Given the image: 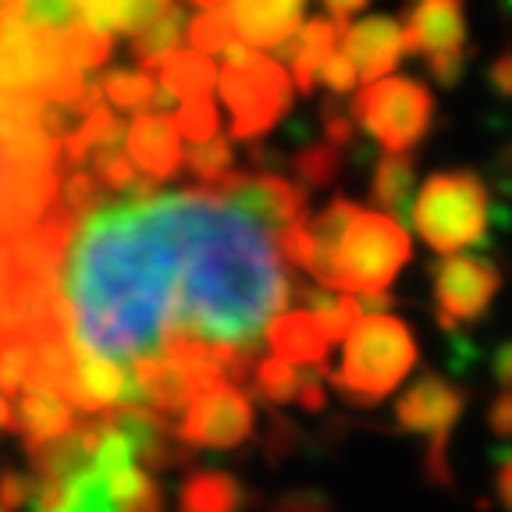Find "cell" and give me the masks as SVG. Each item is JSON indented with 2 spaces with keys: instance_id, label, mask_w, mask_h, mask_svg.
Wrapping results in <instances>:
<instances>
[{
  "instance_id": "603a6c76",
  "label": "cell",
  "mask_w": 512,
  "mask_h": 512,
  "mask_svg": "<svg viewBox=\"0 0 512 512\" xmlns=\"http://www.w3.org/2000/svg\"><path fill=\"white\" fill-rule=\"evenodd\" d=\"M182 36H185V11L182 8H171L160 22H153L150 29L139 32L136 40H132V54H136V61H139V72H146V75L157 72L160 61L178 50Z\"/></svg>"
},
{
  "instance_id": "74e56055",
  "label": "cell",
  "mask_w": 512,
  "mask_h": 512,
  "mask_svg": "<svg viewBox=\"0 0 512 512\" xmlns=\"http://www.w3.org/2000/svg\"><path fill=\"white\" fill-rule=\"evenodd\" d=\"M424 477H427V484H438V488H448V484H452V466H448V441H427Z\"/></svg>"
},
{
  "instance_id": "4316f807",
  "label": "cell",
  "mask_w": 512,
  "mask_h": 512,
  "mask_svg": "<svg viewBox=\"0 0 512 512\" xmlns=\"http://www.w3.org/2000/svg\"><path fill=\"white\" fill-rule=\"evenodd\" d=\"M189 40H192V47H196V54L207 57V54H224L232 43H239V36H235L232 15L224 8H214V11H207V15L192 18Z\"/></svg>"
},
{
  "instance_id": "484cf974",
  "label": "cell",
  "mask_w": 512,
  "mask_h": 512,
  "mask_svg": "<svg viewBox=\"0 0 512 512\" xmlns=\"http://www.w3.org/2000/svg\"><path fill=\"white\" fill-rule=\"evenodd\" d=\"M100 93H104L114 107H121V111H136V107L143 111V107H150L153 93H157V82H153V75H146V72L118 68V72L104 75Z\"/></svg>"
},
{
  "instance_id": "7c38bea8",
  "label": "cell",
  "mask_w": 512,
  "mask_h": 512,
  "mask_svg": "<svg viewBox=\"0 0 512 512\" xmlns=\"http://www.w3.org/2000/svg\"><path fill=\"white\" fill-rule=\"evenodd\" d=\"M345 57L352 61L356 75H363V82H377L381 75H388L395 64L406 54V32L395 18L377 15L363 18V22L345 29Z\"/></svg>"
},
{
  "instance_id": "1f68e13d",
  "label": "cell",
  "mask_w": 512,
  "mask_h": 512,
  "mask_svg": "<svg viewBox=\"0 0 512 512\" xmlns=\"http://www.w3.org/2000/svg\"><path fill=\"white\" fill-rule=\"evenodd\" d=\"M36 488L40 480L22 470H4L0 473V512H29L36 502Z\"/></svg>"
},
{
  "instance_id": "2e32d148",
  "label": "cell",
  "mask_w": 512,
  "mask_h": 512,
  "mask_svg": "<svg viewBox=\"0 0 512 512\" xmlns=\"http://www.w3.org/2000/svg\"><path fill=\"white\" fill-rule=\"evenodd\" d=\"M267 345L274 349V356L299 370H317L328 374V338L317 328V320L306 310H285L267 324L264 331Z\"/></svg>"
},
{
  "instance_id": "d4e9b609",
  "label": "cell",
  "mask_w": 512,
  "mask_h": 512,
  "mask_svg": "<svg viewBox=\"0 0 512 512\" xmlns=\"http://www.w3.org/2000/svg\"><path fill=\"white\" fill-rule=\"evenodd\" d=\"M57 40H61L64 61L72 64L79 75L100 68V64L111 57V47H114L111 36H107V32H100L96 25H89V22H75L72 29L57 32Z\"/></svg>"
},
{
  "instance_id": "8d00e7d4",
  "label": "cell",
  "mask_w": 512,
  "mask_h": 512,
  "mask_svg": "<svg viewBox=\"0 0 512 512\" xmlns=\"http://www.w3.org/2000/svg\"><path fill=\"white\" fill-rule=\"evenodd\" d=\"M320 79H324V86H328L331 93L342 96L356 86V68H352V61L345 54H331L328 61H324V68H320Z\"/></svg>"
},
{
  "instance_id": "3957f363",
  "label": "cell",
  "mask_w": 512,
  "mask_h": 512,
  "mask_svg": "<svg viewBox=\"0 0 512 512\" xmlns=\"http://www.w3.org/2000/svg\"><path fill=\"white\" fill-rule=\"evenodd\" d=\"M416 367V338L399 317H363L345 338L342 367L331 374L342 399L352 406H377Z\"/></svg>"
},
{
  "instance_id": "bcb514c9",
  "label": "cell",
  "mask_w": 512,
  "mask_h": 512,
  "mask_svg": "<svg viewBox=\"0 0 512 512\" xmlns=\"http://www.w3.org/2000/svg\"><path fill=\"white\" fill-rule=\"evenodd\" d=\"M0 431H15V406L4 392H0Z\"/></svg>"
},
{
  "instance_id": "9c48e42d",
  "label": "cell",
  "mask_w": 512,
  "mask_h": 512,
  "mask_svg": "<svg viewBox=\"0 0 512 512\" xmlns=\"http://www.w3.org/2000/svg\"><path fill=\"white\" fill-rule=\"evenodd\" d=\"M431 288L438 324L448 335H459V324H473L488 313L502 288V271L488 256H438L431 264Z\"/></svg>"
},
{
  "instance_id": "44dd1931",
  "label": "cell",
  "mask_w": 512,
  "mask_h": 512,
  "mask_svg": "<svg viewBox=\"0 0 512 512\" xmlns=\"http://www.w3.org/2000/svg\"><path fill=\"white\" fill-rule=\"evenodd\" d=\"M416 185V164L409 153H388L377 160L374 182H370V196L377 207H384L388 214L399 217V224L409 217V200H413Z\"/></svg>"
},
{
  "instance_id": "d6a6232c",
  "label": "cell",
  "mask_w": 512,
  "mask_h": 512,
  "mask_svg": "<svg viewBox=\"0 0 512 512\" xmlns=\"http://www.w3.org/2000/svg\"><path fill=\"white\" fill-rule=\"evenodd\" d=\"M57 512H118V509H114L111 498H107L104 480L82 477L72 484V495H68V502H64Z\"/></svg>"
},
{
  "instance_id": "d6986e66",
  "label": "cell",
  "mask_w": 512,
  "mask_h": 512,
  "mask_svg": "<svg viewBox=\"0 0 512 512\" xmlns=\"http://www.w3.org/2000/svg\"><path fill=\"white\" fill-rule=\"evenodd\" d=\"M185 512H242L249 502L242 480L224 470H196L185 477L182 495Z\"/></svg>"
},
{
  "instance_id": "8992f818",
  "label": "cell",
  "mask_w": 512,
  "mask_h": 512,
  "mask_svg": "<svg viewBox=\"0 0 512 512\" xmlns=\"http://www.w3.org/2000/svg\"><path fill=\"white\" fill-rule=\"evenodd\" d=\"M413 256L409 235L395 217L356 210L335 253V292L381 296Z\"/></svg>"
},
{
  "instance_id": "5bb4252c",
  "label": "cell",
  "mask_w": 512,
  "mask_h": 512,
  "mask_svg": "<svg viewBox=\"0 0 512 512\" xmlns=\"http://www.w3.org/2000/svg\"><path fill=\"white\" fill-rule=\"evenodd\" d=\"M406 32V54H452L466 43L463 0H420L402 25Z\"/></svg>"
},
{
  "instance_id": "ab89813d",
  "label": "cell",
  "mask_w": 512,
  "mask_h": 512,
  "mask_svg": "<svg viewBox=\"0 0 512 512\" xmlns=\"http://www.w3.org/2000/svg\"><path fill=\"white\" fill-rule=\"evenodd\" d=\"M488 427L502 441H512V392H502L488 406Z\"/></svg>"
},
{
  "instance_id": "ffe728a7",
  "label": "cell",
  "mask_w": 512,
  "mask_h": 512,
  "mask_svg": "<svg viewBox=\"0 0 512 512\" xmlns=\"http://www.w3.org/2000/svg\"><path fill=\"white\" fill-rule=\"evenodd\" d=\"M157 86L164 93H171L178 104L185 100H200V96H210V89L217 86V72H214V61L196 50H175L171 57L160 61L157 72Z\"/></svg>"
},
{
  "instance_id": "5b68a950",
  "label": "cell",
  "mask_w": 512,
  "mask_h": 512,
  "mask_svg": "<svg viewBox=\"0 0 512 512\" xmlns=\"http://www.w3.org/2000/svg\"><path fill=\"white\" fill-rule=\"evenodd\" d=\"M224 61L228 64L217 75V89H221V100L232 111V136L256 143V136L271 132L281 121V114H288L292 79L278 61L256 54L242 40L224 50Z\"/></svg>"
},
{
  "instance_id": "e575fe53",
  "label": "cell",
  "mask_w": 512,
  "mask_h": 512,
  "mask_svg": "<svg viewBox=\"0 0 512 512\" xmlns=\"http://www.w3.org/2000/svg\"><path fill=\"white\" fill-rule=\"evenodd\" d=\"M271 512H335V505H331L328 495H320V491L296 488V491H285L271 505Z\"/></svg>"
},
{
  "instance_id": "f35d334b",
  "label": "cell",
  "mask_w": 512,
  "mask_h": 512,
  "mask_svg": "<svg viewBox=\"0 0 512 512\" xmlns=\"http://www.w3.org/2000/svg\"><path fill=\"white\" fill-rule=\"evenodd\" d=\"M427 68H431V79L438 82V86H456L459 79H463V68H466V50H452V54H434L431 61H427Z\"/></svg>"
},
{
  "instance_id": "e0dca14e",
  "label": "cell",
  "mask_w": 512,
  "mask_h": 512,
  "mask_svg": "<svg viewBox=\"0 0 512 512\" xmlns=\"http://www.w3.org/2000/svg\"><path fill=\"white\" fill-rule=\"evenodd\" d=\"M68 427H75V406L68 402V395L50 384L32 381L15 399V431H22L25 445L50 441Z\"/></svg>"
},
{
  "instance_id": "f546056e",
  "label": "cell",
  "mask_w": 512,
  "mask_h": 512,
  "mask_svg": "<svg viewBox=\"0 0 512 512\" xmlns=\"http://www.w3.org/2000/svg\"><path fill=\"white\" fill-rule=\"evenodd\" d=\"M185 164H189L192 175L207 182L203 189H210V185H217L221 178L232 175V143L228 139H207V143L192 146L185 153Z\"/></svg>"
},
{
  "instance_id": "277c9868",
  "label": "cell",
  "mask_w": 512,
  "mask_h": 512,
  "mask_svg": "<svg viewBox=\"0 0 512 512\" xmlns=\"http://www.w3.org/2000/svg\"><path fill=\"white\" fill-rule=\"evenodd\" d=\"M409 221L427 246L445 256L466 246H484L491 235L488 189L473 171L434 175L409 207Z\"/></svg>"
},
{
  "instance_id": "83f0119b",
  "label": "cell",
  "mask_w": 512,
  "mask_h": 512,
  "mask_svg": "<svg viewBox=\"0 0 512 512\" xmlns=\"http://www.w3.org/2000/svg\"><path fill=\"white\" fill-rule=\"evenodd\" d=\"M292 171L303 178L306 185L320 189V185H331L342 171V150L328 143H306L303 150L292 157Z\"/></svg>"
},
{
  "instance_id": "b9f144b4",
  "label": "cell",
  "mask_w": 512,
  "mask_h": 512,
  "mask_svg": "<svg viewBox=\"0 0 512 512\" xmlns=\"http://www.w3.org/2000/svg\"><path fill=\"white\" fill-rule=\"evenodd\" d=\"M495 491H498V502L512 512V448L495 452Z\"/></svg>"
},
{
  "instance_id": "4dcf8cb0",
  "label": "cell",
  "mask_w": 512,
  "mask_h": 512,
  "mask_svg": "<svg viewBox=\"0 0 512 512\" xmlns=\"http://www.w3.org/2000/svg\"><path fill=\"white\" fill-rule=\"evenodd\" d=\"M175 132L178 136H185L192 146L207 143L210 136L217 132V111L214 104H210V96H200V100H185V104H178L175 111Z\"/></svg>"
},
{
  "instance_id": "7bdbcfd3",
  "label": "cell",
  "mask_w": 512,
  "mask_h": 512,
  "mask_svg": "<svg viewBox=\"0 0 512 512\" xmlns=\"http://www.w3.org/2000/svg\"><path fill=\"white\" fill-rule=\"evenodd\" d=\"M296 402L306 409V413H320V409L328 406V392H324V384H320V374H310L299 388Z\"/></svg>"
},
{
  "instance_id": "8fae6325",
  "label": "cell",
  "mask_w": 512,
  "mask_h": 512,
  "mask_svg": "<svg viewBox=\"0 0 512 512\" xmlns=\"http://www.w3.org/2000/svg\"><path fill=\"white\" fill-rule=\"evenodd\" d=\"M96 441H100V416H93L86 424L75 420V427H68L57 438L25 445L32 477L40 484H75V480L89 477Z\"/></svg>"
},
{
  "instance_id": "6da1fadb",
  "label": "cell",
  "mask_w": 512,
  "mask_h": 512,
  "mask_svg": "<svg viewBox=\"0 0 512 512\" xmlns=\"http://www.w3.org/2000/svg\"><path fill=\"white\" fill-rule=\"evenodd\" d=\"M292 296L278 232L235 192L100 203L68 239L57 310L79 356L182 367L200 392L249 381Z\"/></svg>"
},
{
  "instance_id": "7a4b0ae2",
  "label": "cell",
  "mask_w": 512,
  "mask_h": 512,
  "mask_svg": "<svg viewBox=\"0 0 512 512\" xmlns=\"http://www.w3.org/2000/svg\"><path fill=\"white\" fill-rule=\"evenodd\" d=\"M40 107L0 93V242L32 232L57 207L61 146L43 132Z\"/></svg>"
},
{
  "instance_id": "52a82bcc",
  "label": "cell",
  "mask_w": 512,
  "mask_h": 512,
  "mask_svg": "<svg viewBox=\"0 0 512 512\" xmlns=\"http://www.w3.org/2000/svg\"><path fill=\"white\" fill-rule=\"evenodd\" d=\"M434 100L416 79H377L352 100V125H360L388 153L413 150L427 136Z\"/></svg>"
},
{
  "instance_id": "f1b7e54d",
  "label": "cell",
  "mask_w": 512,
  "mask_h": 512,
  "mask_svg": "<svg viewBox=\"0 0 512 512\" xmlns=\"http://www.w3.org/2000/svg\"><path fill=\"white\" fill-rule=\"evenodd\" d=\"M22 22L40 32H64L82 22V11L75 0H22Z\"/></svg>"
},
{
  "instance_id": "7dc6e473",
  "label": "cell",
  "mask_w": 512,
  "mask_h": 512,
  "mask_svg": "<svg viewBox=\"0 0 512 512\" xmlns=\"http://www.w3.org/2000/svg\"><path fill=\"white\" fill-rule=\"evenodd\" d=\"M192 4H200V8H207V11H214V8H221L224 0H192Z\"/></svg>"
},
{
  "instance_id": "60d3db41",
  "label": "cell",
  "mask_w": 512,
  "mask_h": 512,
  "mask_svg": "<svg viewBox=\"0 0 512 512\" xmlns=\"http://www.w3.org/2000/svg\"><path fill=\"white\" fill-rule=\"evenodd\" d=\"M488 363H491V377L502 384V392H512V338H505V342H498L491 349Z\"/></svg>"
},
{
  "instance_id": "ee69618b",
  "label": "cell",
  "mask_w": 512,
  "mask_h": 512,
  "mask_svg": "<svg viewBox=\"0 0 512 512\" xmlns=\"http://www.w3.org/2000/svg\"><path fill=\"white\" fill-rule=\"evenodd\" d=\"M488 82H491V89H495L498 96H512V47L505 50L495 64H491Z\"/></svg>"
},
{
  "instance_id": "c3c4849f",
  "label": "cell",
  "mask_w": 512,
  "mask_h": 512,
  "mask_svg": "<svg viewBox=\"0 0 512 512\" xmlns=\"http://www.w3.org/2000/svg\"><path fill=\"white\" fill-rule=\"evenodd\" d=\"M505 4H509V8H512V0H505Z\"/></svg>"
},
{
  "instance_id": "cb8c5ba5",
  "label": "cell",
  "mask_w": 512,
  "mask_h": 512,
  "mask_svg": "<svg viewBox=\"0 0 512 512\" xmlns=\"http://www.w3.org/2000/svg\"><path fill=\"white\" fill-rule=\"evenodd\" d=\"M310 374H317V370H299L292 363L278 360V356H264V360H256L249 381H253L260 399L274 402V406H285V402H296L299 388H303V381Z\"/></svg>"
},
{
  "instance_id": "30bf717a",
  "label": "cell",
  "mask_w": 512,
  "mask_h": 512,
  "mask_svg": "<svg viewBox=\"0 0 512 512\" xmlns=\"http://www.w3.org/2000/svg\"><path fill=\"white\" fill-rule=\"evenodd\" d=\"M466 409V395L438 370H424L395 402V424L406 434H424L427 441H448Z\"/></svg>"
},
{
  "instance_id": "9a60e30c",
  "label": "cell",
  "mask_w": 512,
  "mask_h": 512,
  "mask_svg": "<svg viewBox=\"0 0 512 512\" xmlns=\"http://www.w3.org/2000/svg\"><path fill=\"white\" fill-rule=\"evenodd\" d=\"M125 150L132 157V164L150 175V182L175 178L185 160L182 136L175 132L171 118H160V114H146V111L128 125Z\"/></svg>"
},
{
  "instance_id": "ac0fdd59",
  "label": "cell",
  "mask_w": 512,
  "mask_h": 512,
  "mask_svg": "<svg viewBox=\"0 0 512 512\" xmlns=\"http://www.w3.org/2000/svg\"><path fill=\"white\" fill-rule=\"evenodd\" d=\"M338 36H345V29L335 18H313V22H306L292 40H285L278 47V57H285V61L292 64V79H296L292 86L303 96L313 93V82H317L324 61L331 57V47H335Z\"/></svg>"
},
{
  "instance_id": "4fadbf2b",
  "label": "cell",
  "mask_w": 512,
  "mask_h": 512,
  "mask_svg": "<svg viewBox=\"0 0 512 512\" xmlns=\"http://www.w3.org/2000/svg\"><path fill=\"white\" fill-rule=\"evenodd\" d=\"M306 0H232V25L246 47H274L292 40L303 22Z\"/></svg>"
},
{
  "instance_id": "d590c367",
  "label": "cell",
  "mask_w": 512,
  "mask_h": 512,
  "mask_svg": "<svg viewBox=\"0 0 512 512\" xmlns=\"http://www.w3.org/2000/svg\"><path fill=\"white\" fill-rule=\"evenodd\" d=\"M296 445H299L296 424H288V420L274 416L271 431H267V438H264V448H267V456H271V463H281V459H288Z\"/></svg>"
},
{
  "instance_id": "f6af8a7d",
  "label": "cell",
  "mask_w": 512,
  "mask_h": 512,
  "mask_svg": "<svg viewBox=\"0 0 512 512\" xmlns=\"http://www.w3.org/2000/svg\"><path fill=\"white\" fill-rule=\"evenodd\" d=\"M324 4H328V11L335 15V22L342 25V29H349V22H345V18H349L352 11L367 8V0H324Z\"/></svg>"
},
{
  "instance_id": "ba28073f",
  "label": "cell",
  "mask_w": 512,
  "mask_h": 512,
  "mask_svg": "<svg viewBox=\"0 0 512 512\" xmlns=\"http://www.w3.org/2000/svg\"><path fill=\"white\" fill-rule=\"evenodd\" d=\"M256 431V409L249 402L246 388L239 384H214L207 392H200L189 402L175 424V441L192 448H214V452H228L239 448L253 438Z\"/></svg>"
},
{
  "instance_id": "7402d4cb",
  "label": "cell",
  "mask_w": 512,
  "mask_h": 512,
  "mask_svg": "<svg viewBox=\"0 0 512 512\" xmlns=\"http://www.w3.org/2000/svg\"><path fill=\"white\" fill-rule=\"evenodd\" d=\"M104 491L118 512H164V495L143 466H125L104 480Z\"/></svg>"
},
{
  "instance_id": "836d02e7",
  "label": "cell",
  "mask_w": 512,
  "mask_h": 512,
  "mask_svg": "<svg viewBox=\"0 0 512 512\" xmlns=\"http://www.w3.org/2000/svg\"><path fill=\"white\" fill-rule=\"evenodd\" d=\"M320 128H324V139H328V146H335V150H345V146L356 143V125H352L349 114L338 111L335 100H328V104H324Z\"/></svg>"
}]
</instances>
